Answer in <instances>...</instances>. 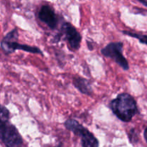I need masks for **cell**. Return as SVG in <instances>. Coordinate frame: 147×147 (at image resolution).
<instances>
[{"instance_id": "12", "label": "cell", "mask_w": 147, "mask_h": 147, "mask_svg": "<svg viewBox=\"0 0 147 147\" xmlns=\"http://www.w3.org/2000/svg\"><path fill=\"white\" fill-rule=\"evenodd\" d=\"M144 140L147 144V126L145 128L144 131Z\"/></svg>"}, {"instance_id": "5", "label": "cell", "mask_w": 147, "mask_h": 147, "mask_svg": "<svg viewBox=\"0 0 147 147\" xmlns=\"http://www.w3.org/2000/svg\"><path fill=\"white\" fill-rule=\"evenodd\" d=\"M123 43L122 42H113L103 47L100 52L103 56L111 58L123 70H129V62L123 56Z\"/></svg>"}, {"instance_id": "4", "label": "cell", "mask_w": 147, "mask_h": 147, "mask_svg": "<svg viewBox=\"0 0 147 147\" xmlns=\"http://www.w3.org/2000/svg\"><path fill=\"white\" fill-rule=\"evenodd\" d=\"M65 129L80 136L83 147H98V140L88 129L75 119H68L64 123Z\"/></svg>"}, {"instance_id": "7", "label": "cell", "mask_w": 147, "mask_h": 147, "mask_svg": "<svg viewBox=\"0 0 147 147\" xmlns=\"http://www.w3.org/2000/svg\"><path fill=\"white\" fill-rule=\"evenodd\" d=\"M38 18L51 30L57 28L58 17L53 7L50 5L42 6L38 11Z\"/></svg>"}, {"instance_id": "11", "label": "cell", "mask_w": 147, "mask_h": 147, "mask_svg": "<svg viewBox=\"0 0 147 147\" xmlns=\"http://www.w3.org/2000/svg\"><path fill=\"white\" fill-rule=\"evenodd\" d=\"M136 1H139V3H141V4H143L144 6L147 7V0H136Z\"/></svg>"}, {"instance_id": "3", "label": "cell", "mask_w": 147, "mask_h": 147, "mask_svg": "<svg viewBox=\"0 0 147 147\" xmlns=\"http://www.w3.org/2000/svg\"><path fill=\"white\" fill-rule=\"evenodd\" d=\"M18 37V30L17 28H14L9 32L7 33V35L2 39L1 42V47L6 54H11L16 50H23V51L33 53V54L43 55L42 52L38 47L19 43L17 42Z\"/></svg>"}, {"instance_id": "10", "label": "cell", "mask_w": 147, "mask_h": 147, "mask_svg": "<svg viewBox=\"0 0 147 147\" xmlns=\"http://www.w3.org/2000/svg\"><path fill=\"white\" fill-rule=\"evenodd\" d=\"M129 139L131 142H136L138 141V135L136 130L134 129H132L130 131V135H129Z\"/></svg>"}, {"instance_id": "6", "label": "cell", "mask_w": 147, "mask_h": 147, "mask_svg": "<svg viewBox=\"0 0 147 147\" xmlns=\"http://www.w3.org/2000/svg\"><path fill=\"white\" fill-rule=\"evenodd\" d=\"M63 37L67 42L70 48L73 50H78L80 47L82 37L76 27L70 22H65L60 27V32L56 37V42L58 41L60 37Z\"/></svg>"}, {"instance_id": "2", "label": "cell", "mask_w": 147, "mask_h": 147, "mask_svg": "<svg viewBox=\"0 0 147 147\" xmlns=\"http://www.w3.org/2000/svg\"><path fill=\"white\" fill-rule=\"evenodd\" d=\"M0 142L6 147H22V138L10 122L9 111L0 105Z\"/></svg>"}, {"instance_id": "9", "label": "cell", "mask_w": 147, "mask_h": 147, "mask_svg": "<svg viewBox=\"0 0 147 147\" xmlns=\"http://www.w3.org/2000/svg\"><path fill=\"white\" fill-rule=\"evenodd\" d=\"M122 32H123L124 35H127L129 36V37L137 39L139 41V42L147 46V34H139V33L133 32L130 31H125V30L122 31Z\"/></svg>"}, {"instance_id": "1", "label": "cell", "mask_w": 147, "mask_h": 147, "mask_svg": "<svg viewBox=\"0 0 147 147\" xmlns=\"http://www.w3.org/2000/svg\"><path fill=\"white\" fill-rule=\"evenodd\" d=\"M110 108L113 114L121 121H131L139 113L137 103L134 98L128 93H122L111 100Z\"/></svg>"}, {"instance_id": "8", "label": "cell", "mask_w": 147, "mask_h": 147, "mask_svg": "<svg viewBox=\"0 0 147 147\" xmlns=\"http://www.w3.org/2000/svg\"><path fill=\"white\" fill-rule=\"evenodd\" d=\"M73 84L76 89L83 94L90 96L93 94V88L90 82L81 77H75L73 80Z\"/></svg>"}]
</instances>
